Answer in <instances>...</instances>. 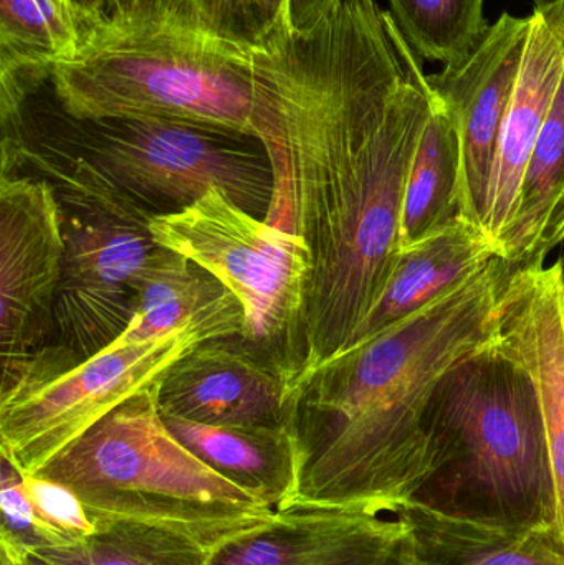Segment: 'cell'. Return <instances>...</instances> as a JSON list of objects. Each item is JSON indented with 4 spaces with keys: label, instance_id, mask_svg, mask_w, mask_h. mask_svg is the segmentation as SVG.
Listing matches in <instances>:
<instances>
[{
    "label": "cell",
    "instance_id": "cell-21",
    "mask_svg": "<svg viewBox=\"0 0 564 565\" xmlns=\"http://www.w3.org/2000/svg\"><path fill=\"white\" fill-rule=\"evenodd\" d=\"M85 36L65 0H0V73L49 76L79 52Z\"/></svg>",
    "mask_w": 564,
    "mask_h": 565
},
{
    "label": "cell",
    "instance_id": "cell-11",
    "mask_svg": "<svg viewBox=\"0 0 564 565\" xmlns=\"http://www.w3.org/2000/svg\"><path fill=\"white\" fill-rule=\"evenodd\" d=\"M205 565H419L401 520L338 508L291 507L224 544Z\"/></svg>",
    "mask_w": 564,
    "mask_h": 565
},
{
    "label": "cell",
    "instance_id": "cell-26",
    "mask_svg": "<svg viewBox=\"0 0 564 565\" xmlns=\"http://www.w3.org/2000/svg\"><path fill=\"white\" fill-rule=\"evenodd\" d=\"M2 458L0 468V510H2V527L0 541L20 547L23 551H35L40 547L58 546L52 531L36 518L32 501L23 483V473L17 470L9 458Z\"/></svg>",
    "mask_w": 564,
    "mask_h": 565
},
{
    "label": "cell",
    "instance_id": "cell-33",
    "mask_svg": "<svg viewBox=\"0 0 564 565\" xmlns=\"http://www.w3.org/2000/svg\"><path fill=\"white\" fill-rule=\"evenodd\" d=\"M65 2H68V0H65Z\"/></svg>",
    "mask_w": 564,
    "mask_h": 565
},
{
    "label": "cell",
    "instance_id": "cell-13",
    "mask_svg": "<svg viewBox=\"0 0 564 565\" xmlns=\"http://www.w3.org/2000/svg\"><path fill=\"white\" fill-rule=\"evenodd\" d=\"M158 404L166 417L234 427H288L290 412L280 372L225 339L184 355L159 382Z\"/></svg>",
    "mask_w": 564,
    "mask_h": 565
},
{
    "label": "cell",
    "instance_id": "cell-8",
    "mask_svg": "<svg viewBox=\"0 0 564 565\" xmlns=\"http://www.w3.org/2000/svg\"><path fill=\"white\" fill-rule=\"evenodd\" d=\"M149 234L204 268L244 309L241 338L275 367L304 306L311 260L304 242L212 189L189 207L156 215Z\"/></svg>",
    "mask_w": 564,
    "mask_h": 565
},
{
    "label": "cell",
    "instance_id": "cell-2",
    "mask_svg": "<svg viewBox=\"0 0 564 565\" xmlns=\"http://www.w3.org/2000/svg\"><path fill=\"white\" fill-rule=\"evenodd\" d=\"M520 265L482 271L318 369L291 401V507L396 514L436 470L430 408L440 382L492 345Z\"/></svg>",
    "mask_w": 564,
    "mask_h": 565
},
{
    "label": "cell",
    "instance_id": "cell-1",
    "mask_svg": "<svg viewBox=\"0 0 564 565\" xmlns=\"http://www.w3.org/2000/svg\"><path fill=\"white\" fill-rule=\"evenodd\" d=\"M255 138L272 169L264 221L304 242L310 280L275 369L288 404L350 348L401 255L404 191L437 95L377 0L252 52Z\"/></svg>",
    "mask_w": 564,
    "mask_h": 565
},
{
    "label": "cell",
    "instance_id": "cell-32",
    "mask_svg": "<svg viewBox=\"0 0 564 565\" xmlns=\"http://www.w3.org/2000/svg\"><path fill=\"white\" fill-rule=\"evenodd\" d=\"M560 265H562L563 277H564V242H563V254L558 258Z\"/></svg>",
    "mask_w": 564,
    "mask_h": 565
},
{
    "label": "cell",
    "instance_id": "cell-27",
    "mask_svg": "<svg viewBox=\"0 0 564 565\" xmlns=\"http://www.w3.org/2000/svg\"><path fill=\"white\" fill-rule=\"evenodd\" d=\"M178 0H118V15L113 22L125 25H152L172 19Z\"/></svg>",
    "mask_w": 564,
    "mask_h": 565
},
{
    "label": "cell",
    "instance_id": "cell-24",
    "mask_svg": "<svg viewBox=\"0 0 564 565\" xmlns=\"http://www.w3.org/2000/svg\"><path fill=\"white\" fill-rule=\"evenodd\" d=\"M169 22L251 53L290 33L288 0H178Z\"/></svg>",
    "mask_w": 564,
    "mask_h": 565
},
{
    "label": "cell",
    "instance_id": "cell-31",
    "mask_svg": "<svg viewBox=\"0 0 564 565\" xmlns=\"http://www.w3.org/2000/svg\"><path fill=\"white\" fill-rule=\"evenodd\" d=\"M558 2V0H533V3H535V7H545L550 6V3Z\"/></svg>",
    "mask_w": 564,
    "mask_h": 565
},
{
    "label": "cell",
    "instance_id": "cell-5",
    "mask_svg": "<svg viewBox=\"0 0 564 565\" xmlns=\"http://www.w3.org/2000/svg\"><path fill=\"white\" fill-rule=\"evenodd\" d=\"M46 82L75 119H164L255 138L252 53L175 23H106Z\"/></svg>",
    "mask_w": 564,
    "mask_h": 565
},
{
    "label": "cell",
    "instance_id": "cell-22",
    "mask_svg": "<svg viewBox=\"0 0 564 565\" xmlns=\"http://www.w3.org/2000/svg\"><path fill=\"white\" fill-rule=\"evenodd\" d=\"M26 553L42 565H205L212 554L175 534L129 524H99L85 540Z\"/></svg>",
    "mask_w": 564,
    "mask_h": 565
},
{
    "label": "cell",
    "instance_id": "cell-10",
    "mask_svg": "<svg viewBox=\"0 0 564 565\" xmlns=\"http://www.w3.org/2000/svg\"><path fill=\"white\" fill-rule=\"evenodd\" d=\"M530 29L532 15L502 13L470 55L427 75L453 118L459 141L460 217L482 231L500 129L515 88Z\"/></svg>",
    "mask_w": 564,
    "mask_h": 565
},
{
    "label": "cell",
    "instance_id": "cell-15",
    "mask_svg": "<svg viewBox=\"0 0 564 565\" xmlns=\"http://www.w3.org/2000/svg\"><path fill=\"white\" fill-rule=\"evenodd\" d=\"M497 257L486 232L460 217L401 252L383 298L364 319L350 348L409 318L482 271Z\"/></svg>",
    "mask_w": 564,
    "mask_h": 565
},
{
    "label": "cell",
    "instance_id": "cell-20",
    "mask_svg": "<svg viewBox=\"0 0 564 565\" xmlns=\"http://www.w3.org/2000/svg\"><path fill=\"white\" fill-rule=\"evenodd\" d=\"M132 289L135 315L111 345L135 344L174 331L231 292L194 262L162 247Z\"/></svg>",
    "mask_w": 564,
    "mask_h": 565
},
{
    "label": "cell",
    "instance_id": "cell-25",
    "mask_svg": "<svg viewBox=\"0 0 564 565\" xmlns=\"http://www.w3.org/2000/svg\"><path fill=\"white\" fill-rule=\"evenodd\" d=\"M36 518L52 531L58 546L76 543L96 533L85 504L70 488L39 475H23Z\"/></svg>",
    "mask_w": 564,
    "mask_h": 565
},
{
    "label": "cell",
    "instance_id": "cell-16",
    "mask_svg": "<svg viewBox=\"0 0 564 565\" xmlns=\"http://www.w3.org/2000/svg\"><path fill=\"white\" fill-rule=\"evenodd\" d=\"M162 418L172 435L215 473L275 511L291 508L297 458L288 427H234Z\"/></svg>",
    "mask_w": 564,
    "mask_h": 565
},
{
    "label": "cell",
    "instance_id": "cell-28",
    "mask_svg": "<svg viewBox=\"0 0 564 565\" xmlns=\"http://www.w3.org/2000/svg\"><path fill=\"white\" fill-rule=\"evenodd\" d=\"M343 0H288V23L291 33L317 29Z\"/></svg>",
    "mask_w": 564,
    "mask_h": 565
},
{
    "label": "cell",
    "instance_id": "cell-23",
    "mask_svg": "<svg viewBox=\"0 0 564 565\" xmlns=\"http://www.w3.org/2000/svg\"><path fill=\"white\" fill-rule=\"evenodd\" d=\"M390 13L421 60L444 65L470 55L489 30L486 0H387Z\"/></svg>",
    "mask_w": 564,
    "mask_h": 565
},
{
    "label": "cell",
    "instance_id": "cell-6",
    "mask_svg": "<svg viewBox=\"0 0 564 565\" xmlns=\"http://www.w3.org/2000/svg\"><path fill=\"white\" fill-rule=\"evenodd\" d=\"M50 131L33 138L79 156L156 215L172 214L221 189L265 217L272 169L257 138L164 119H75L52 113Z\"/></svg>",
    "mask_w": 564,
    "mask_h": 565
},
{
    "label": "cell",
    "instance_id": "cell-19",
    "mask_svg": "<svg viewBox=\"0 0 564 565\" xmlns=\"http://www.w3.org/2000/svg\"><path fill=\"white\" fill-rule=\"evenodd\" d=\"M457 185L459 141L453 118L437 96L404 191L401 252L460 217Z\"/></svg>",
    "mask_w": 564,
    "mask_h": 565
},
{
    "label": "cell",
    "instance_id": "cell-30",
    "mask_svg": "<svg viewBox=\"0 0 564 565\" xmlns=\"http://www.w3.org/2000/svg\"><path fill=\"white\" fill-rule=\"evenodd\" d=\"M0 565H42L39 561L33 559L26 551L12 544L0 541Z\"/></svg>",
    "mask_w": 564,
    "mask_h": 565
},
{
    "label": "cell",
    "instance_id": "cell-12",
    "mask_svg": "<svg viewBox=\"0 0 564 565\" xmlns=\"http://www.w3.org/2000/svg\"><path fill=\"white\" fill-rule=\"evenodd\" d=\"M497 351L535 388L556 494V533L564 547V277L560 262L517 267L502 302Z\"/></svg>",
    "mask_w": 564,
    "mask_h": 565
},
{
    "label": "cell",
    "instance_id": "cell-9",
    "mask_svg": "<svg viewBox=\"0 0 564 565\" xmlns=\"http://www.w3.org/2000/svg\"><path fill=\"white\" fill-rule=\"evenodd\" d=\"M63 257V212L53 185L0 175V394L52 344Z\"/></svg>",
    "mask_w": 564,
    "mask_h": 565
},
{
    "label": "cell",
    "instance_id": "cell-7",
    "mask_svg": "<svg viewBox=\"0 0 564 565\" xmlns=\"http://www.w3.org/2000/svg\"><path fill=\"white\" fill-rule=\"evenodd\" d=\"M244 309L232 292L188 324L135 344L109 345L76 367L0 395V455L36 473L103 417L152 387L189 352L241 338Z\"/></svg>",
    "mask_w": 564,
    "mask_h": 565
},
{
    "label": "cell",
    "instance_id": "cell-3",
    "mask_svg": "<svg viewBox=\"0 0 564 565\" xmlns=\"http://www.w3.org/2000/svg\"><path fill=\"white\" fill-rule=\"evenodd\" d=\"M159 382L109 412L36 473L70 488L95 526L175 534L214 553L274 521L277 511L215 473L172 435Z\"/></svg>",
    "mask_w": 564,
    "mask_h": 565
},
{
    "label": "cell",
    "instance_id": "cell-4",
    "mask_svg": "<svg viewBox=\"0 0 564 565\" xmlns=\"http://www.w3.org/2000/svg\"><path fill=\"white\" fill-rule=\"evenodd\" d=\"M493 342L437 387L429 418L436 470L411 503L556 533L555 483L539 397Z\"/></svg>",
    "mask_w": 564,
    "mask_h": 565
},
{
    "label": "cell",
    "instance_id": "cell-18",
    "mask_svg": "<svg viewBox=\"0 0 564 565\" xmlns=\"http://www.w3.org/2000/svg\"><path fill=\"white\" fill-rule=\"evenodd\" d=\"M564 242V75L523 175L515 215L500 248L512 264H549Z\"/></svg>",
    "mask_w": 564,
    "mask_h": 565
},
{
    "label": "cell",
    "instance_id": "cell-17",
    "mask_svg": "<svg viewBox=\"0 0 564 565\" xmlns=\"http://www.w3.org/2000/svg\"><path fill=\"white\" fill-rule=\"evenodd\" d=\"M396 518L413 536L419 565H564L555 531L500 526L419 503L401 508Z\"/></svg>",
    "mask_w": 564,
    "mask_h": 565
},
{
    "label": "cell",
    "instance_id": "cell-29",
    "mask_svg": "<svg viewBox=\"0 0 564 565\" xmlns=\"http://www.w3.org/2000/svg\"><path fill=\"white\" fill-rule=\"evenodd\" d=\"M86 33L113 22L118 15V0H68Z\"/></svg>",
    "mask_w": 564,
    "mask_h": 565
},
{
    "label": "cell",
    "instance_id": "cell-14",
    "mask_svg": "<svg viewBox=\"0 0 564 565\" xmlns=\"http://www.w3.org/2000/svg\"><path fill=\"white\" fill-rule=\"evenodd\" d=\"M564 75V0L535 7L515 88L503 118L483 211V232L500 257L523 175Z\"/></svg>",
    "mask_w": 564,
    "mask_h": 565
}]
</instances>
